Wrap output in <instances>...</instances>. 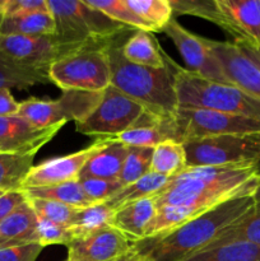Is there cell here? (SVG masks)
I'll list each match as a JSON object with an SVG mask.
<instances>
[{"label":"cell","instance_id":"obj_1","mask_svg":"<svg viewBox=\"0 0 260 261\" xmlns=\"http://www.w3.org/2000/svg\"><path fill=\"white\" fill-rule=\"evenodd\" d=\"M259 180L255 163L184 168L152 196L157 213L144 239L176 228L224 201L254 195Z\"/></svg>","mask_w":260,"mask_h":261},{"label":"cell","instance_id":"obj_2","mask_svg":"<svg viewBox=\"0 0 260 261\" xmlns=\"http://www.w3.org/2000/svg\"><path fill=\"white\" fill-rule=\"evenodd\" d=\"M255 203L254 195L224 201L176 228L133 242V247L152 261H181L213 244Z\"/></svg>","mask_w":260,"mask_h":261},{"label":"cell","instance_id":"obj_3","mask_svg":"<svg viewBox=\"0 0 260 261\" xmlns=\"http://www.w3.org/2000/svg\"><path fill=\"white\" fill-rule=\"evenodd\" d=\"M114 88L144 107L145 112L160 119H170L178 110L175 78L166 61L165 68L133 64L124 58L121 45L107 48ZM166 60V59H165Z\"/></svg>","mask_w":260,"mask_h":261},{"label":"cell","instance_id":"obj_4","mask_svg":"<svg viewBox=\"0 0 260 261\" xmlns=\"http://www.w3.org/2000/svg\"><path fill=\"white\" fill-rule=\"evenodd\" d=\"M165 59L175 78L178 107L205 109L240 115L260 121V101L229 83L209 81L185 68H181L165 54Z\"/></svg>","mask_w":260,"mask_h":261},{"label":"cell","instance_id":"obj_5","mask_svg":"<svg viewBox=\"0 0 260 261\" xmlns=\"http://www.w3.org/2000/svg\"><path fill=\"white\" fill-rule=\"evenodd\" d=\"M48 9L56 23L55 35L66 45L82 47H110L130 28L110 19L86 3L48 0Z\"/></svg>","mask_w":260,"mask_h":261},{"label":"cell","instance_id":"obj_6","mask_svg":"<svg viewBox=\"0 0 260 261\" xmlns=\"http://www.w3.org/2000/svg\"><path fill=\"white\" fill-rule=\"evenodd\" d=\"M107 48H84L55 61L48 68L50 82L63 91L103 92L111 84Z\"/></svg>","mask_w":260,"mask_h":261},{"label":"cell","instance_id":"obj_7","mask_svg":"<svg viewBox=\"0 0 260 261\" xmlns=\"http://www.w3.org/2000/svg\"><path fill=\"white\" fill-rule=\"evenodd\" d=\"M186 167H222L255 163L260 153V133L218 135L185 142Z\"/></svg>","mask_w":260,"mask_h":261},{"label":"cell","instance_id":"obj_8","mask_svg":"<svg viewBox=\"0 0 260 261\" xmlns=\"http://www.w3.org/2000/svg\"><path fill=\"white\" fill-rule=\"evenodd\" d=\"M103 92L63 91L56 99L28 98L20 102L18 115L36 127L54 126L69 121L81 122L89 116L101 101Z\"/></svg>","mask_w":260,"mask_h":261},{"label":"cell","instance_id":"obj_9","mask_svg":"<svg viewBox=\"0 0 260 261\" xmlns=\"http://www.w3.org/2000/svg\"><path fill=\"white\" fill-rule=\"evenodd\" d=\"M178 143L218 135H246L260 133V121L240 115L205 109H181L173 116Z\"/></svg>","mask_w":260,"mask_h":261},{"label":"cell","instance_id":"obj_10","mask_svg":"<svg viewBox=\"0 0 260 261\" xmlns=\"http://www.w3.org/2000/svg\"><path fill=\"white\" fill-rule=\"evenodd\" d=\"M144 112V107L138 102L110 86L89 116L76 122L75 130L88 137H116L134 126Z\"/></svg>","mask_w":260,"mask_h":261},{"label":"cell","instance_id":"obj_11","mask_svg":"<svg viewBox=\"0 0 260 261\" xmlns=\"http://www.w3.org/2000/svg\"><path fill=\"white\" fill-rule=\"evenodd\" d=\"M84 48L92 47L66 45L56 35H0V53L18 65L28 68L48 69L55 61Z\"/></svg>","mask_w":260,"mask_h":261},{"label":"cell","instance_id":"obj_12","mask_svg":"<svg viewBox=\"0 0 260 261\" xmlns=\"http://www.w3.org/2000/svg\"><path fill=\"white\" fill-rule=\"evenodd\" d=\"M162 32L176 46L188 66V70L209 81L228 83L218 60L206 43V38L199 37L184 28L175 17L168 22Z\"/></svg>","mask_w":260,"mask_h":261},{"label":"cell","instance_id":"obj_13","mask_svg":"<svg viewBox=\"0 0 260 261\" xmlns=\"http://www.w3.org/2000/svg\"><path fill=\"white\" fill-rule=\"evenodd\" d=\"M109 142L110 138H97L96 142L84 149L63 157L51 158L40 165L33 166L22 189L51 186L79 180V173L86 166L87 161Z\"/></svg>","mask_w":260,"mask_h":261},{"label":"cell","instance_id":"obj_14","mask_svg":"<svg viewBox=\"0 0 260 261\" xmlns=\"http://www.w3.org/2000/svg\"><path fill=\"white\" fill-rule=\"evenodd\" d=\"M206 43L218 60L228 83L260 101V66L235 42L206 38Z\"/></svg>","mask_w":260,"mask_h":261},{"label":"cell","instance_id":"obj_15","mask_svg":"<svg viewBox=\"0 0 260 261\" xmlns=\"http://www.w3.org/2000/svg\"><path fill=\"white\" fill-rule=\"evenodd\" d=\"M66 261H115L129 251L133 241L114 227L71 240Z\"/></svg>","mask_w":260,"mask_h":261},{"label":"cell","instance_id":"obj_16","mask_svg":"<svg viewBox=\"0 0 260 261\" xmlns=\"http://www.w3.org/2000/svg\"><path fill=\"white\" fill-rule=\"evenodd\" d=\"M65 124L36 127L19 115L0 117V153H37Z\"/></svg>","mask_w":260,"mask_h":261},{"label":"cell","instance_id":"obj_17","mask_svg":"<svg viewBox=\"0 0 260 261\" xmlns=\"http://www.w3.org/2000/svg\"><path fill=\"white\" fill-rule=\"evenodd\" d=\"M223 18L222 30L242 42L260 48V0H216Z\"/></svg>","mask_w":260,"mask_h":261},{"label":"cell","instance_id":"obj_18","mask_svg":"<svg viewBox=\"0 0 260 261\" xmlns=\"http://www.w3.org/2000/svg\"><path fill=\"white\" fill-rule=\"evenodd\" d=\"M38 242L36 213L28 200L0 223V250Z\"/></svg>","mask_w":260,"mask_h":261},{"label":"cell","instance_id":"obj_19","mask_svg":"<svg viewBox=\"0 0 260 261\" xmlns=\"http://www.w3.org/2000/svg\"><path fill=\"white\" fill-rule=\"evenodd\" d=\"M157 208L152 198L133 201L115 211L111 226L129 237L133 242L145 237L148 226L154 218Z\"/></svg>","mask_w":260,"mask_h":261},{"label":"cell","instance_id":"obj_20","mask_svg":"<svg viewBox=\"0 0 260 261\" xmlns=\"http://www.w3.org/2000/svg\"><path fill=\"white\" fill-rule=\"evenodd\" d=\"M127 147L121 143L110 142L97 150L79 173V180L83 178H103V180H119L122 170Z\"/></svg>","mask_w":260,"mask_h":261},{"label":"cell","instance_id":"obj_21","mask_svg":"<svg viewBox=\"0 0 260 261\" xmlns=\"http://www.w3.org/2000/svg\"><path fill=\"white\" fill-rule=\"evenodd\" d=\"M55 33V18L50 10L2 17L0 19V35L47 36Z\"/></svg>","mask_w":260,"mask_h":261},{"label":"cell","instance_id":"obj_22","mask_svg":"<svg viewBox=\"0 0 260 261\" xmlns=\"http://www.w3.org/2000/svg\"><path fill=\"white\" fill-rule=\"evenodd\" d=\"M121 53L127 61L149 68H165V53L149 32L137 31L121 45Z\"/></svg>","mask_w":260,"mask_h":261},{"label":"cell","instance_id":"obj_23","mask_svg":"<svg viewBox=\"0 0 260 261\" xmlns=\"http://www.w3.org/2000/svg\"><path fill=\"white\" fill-rule=\"evenodd\" d=\"M47 83H51L48 69L18 65L0 53V89H28Z\"/></svg>","mask_w":260,"mask_h":261},{"label":"cell","instance_id":"obj_24","mask_svg":"<svg viewBox=\"0 0 260 261\" xmlns=\"http://www.w3.org/2000/svg\"><path fill=\"white\" fill-rule=\"evenodd\" d=\"M37 153H0V191H20Z\"/></svg>","mask_w":260,"mask_h":261},{"label":"cell","instance_id":"obj_25","mask_svg":"<svg viewBox=\"0 0 260 261\" xmlns=\"http://www.w3.org/2000/svg\"><path fill=\"white\" fill-rule=\"evenodd\" d=\"M22 191L25 194L27 199L54 200L75 206V208H84V206L96 204L84 193L79 180L58 184V185L41 186V188H24L22 189Z\"/></svg>","mask_w":260,"mask_h":261},{"label":"cell","instance_id":"obj_26","mask_svg":"<svg viewBox=\"0 0 260 261\" xmlns=\"http://www.w3.org/2000/svg\"><path fill=\"white\" fill-rule=\"evenodd\" d=\"M232 242H249L260 246V203H255V205L242 218L223 229L218 239L208 247L221 246Z\"/></svg>","mask_w":260,"mask_h":261},{"label":"cell","instance_id":"obj_27","mask_svg":"<svg viewBox=\"0 0 260 261\" xmlns=\"http://www.w3.org/2000/svg\"><path fill=\"white\" fill-rule=\"evenodd\" d=\"M168 177L158 173L149 172L142 177L140 180L135 181V182L130 184V185L124 186L120 191H117L114 196L107 199L103 201L107 206L112 209V211H117L121 206L126 205V204L133 203V201L142 200L145 198H152L153 195L158 193L163 186L167 182Z\"/></svg>","mask_w":260,"mask_h":261},{"label":"cell","instance_id":"obj_28","mask_svg":"<svg viewBox=\"0 0 260 261\" xmlns=\"http://www.w3.org/2000/svg\"><path fill=\"white\" fill-rule=\"evenodd\" d=\"M114 214L115 211H112L105 203H96L84 208H79L73 222L69 226L73 240L111 227Z\"/></svg>","mask_w":260,"mask_h":261},{"label":"cell","instance_id":"obj_29","mask_svg":"<svg viewBox=\"0 0 260 261\" xmlns=\"http://www.w3.org/2000/svg\"><path fill=\"white\" fill-rule=\"evenodd\" d=\"M181 261H260V246L249 242H232L208 247Z\"/></svg>","mask_w":260,"mask_h":261},{"label":"cell","instance_id":"obj_30","mask_svg":"<svg viewBox=\"0 0 260 261\" xmlns=\"http://www.w3.org/2000/svg\"><path fill=\"white\" fill-rule=\"evenodd\" d=\"M186 168V153L183 143L165 140L153 149L150 172L171 177Z\"/></svg>","mask_w":260,"mask_h":261},{"label":"cell","instance_id":"obj_31","mask_svg":"<svg viewBox=\"0 0 260 261\" xmlns=\"http://www.w3.org/2000/svg\"><path fill=\"white\" fill-rule=\"evenodd\" d=\"M126 4L149 27L150 32H162L173 18L170 0H126Z\"/></svg>","mask_w":260,"mask_h":261},{"label":"cell","instance_id":"obj_32","mask_svg":"<svg viewBox=\"0 0 260 261\" xmlns=\"http://www.w3.org/2000/svg\"><path fill=\"white\" fill-rule=\"evenodd\" d=\"M86 3L120 24L150 33L149 27L127 7L126 0H86Z\"/></svg>","mask_w":260,"mask_h":261},{"label":"cell","instance_id":"obj_33","mask_svg":"<svg viewBox=\"0 0 260 261\" xmlns=\"http://www.w3.org/2000/svg\"><path fill=\"white\" fill-rule=\"evenodd\" d=\"M153 149L154 148L127 147L126 157L119 176V181L122 185H130L150 172Z\"/></svg>","mask_w":260,"mask_h":261},{"label":"cell","instance_id":"obj_34","mask_svg":"<svg viewBox=\"0 0 260 261\" xmlns=\"http://www.w3.org/2000/svg\"><path fill=\"white\" fill-rule=\"evenodd\" d=\"M170 3L173 15H195L223 28V18L217 8L216 0H170Z\"/></svg>","mask_w":260,"mask_h":261},{"label":"cell","instance_id":"obj_35","mask_svg":"<svg viewBox=\"0 0 260 261\" xmlns=\"http://www.w3.org/2000/svg\"><path fill=\"white\" fill-rule=\"evenodd\" d=\"M32 209L37 216L43 217L51 222L69 227L75 217L79 208L45 199H27Z\"/></svg>","mask_w":260,"mask_h":261},{"label":"cell","instance_id":"obj_36","mask_svg":"<svg viewBox=\"0 0 260 261\" xmlns=\"http://www.w3.org/2000/svg\"><path fill=\"white\" fill-rule=\"evenodd\" d=\"M36 232H37L38 244L45 246L50 245H66L71 242L73 234L69 231V227L51 222L43 217L36 214Z\"/></svg>","mask_w":260,"mask_h":261},{"label":"cell","instance_id":"obj_37","mask_svg":"<svg viewBox=\"0 0 260 261\" xmlns=\"http://www.w3.org/2000/svg\"><path fill=\"white\" fill-rule=\"evenodd\" d=\"M84 193L94 203H103L124 188L119 180H103V178H83L79 180Z\"/></svg>","mask_w":260,"mask_h":261},{"label":"cell","instance_id":"obj_38","mask_svg":"<svg viewBox=\"0 0 260 261\" xmlns=\"http://www.w3.org/2000/svg\"><path fill=\"white\" fill-rule=\"evenodd\" d=\"M47 0H4L2 8V17L28 14L35 12H47Z\"/></svg>","mask_w":260,"mask_h":261},{"label":"cell","instance_id":"obj_39","mask_svg":"<svg viewBox=\"0 0 260 261\" xmlns=\"http://www.w3.org/2000/svg\"><path fill=\"white\" fill-rule=\"evenodd\" d=\"M43 246L38 242L0 250V261H36Z\"/></svg>","mask_w":260,"mask_h":261},{"label":"cell","instance_id":"obj_40","mask_svg":"<svg viewBox=\"0 0 260 261\" xmlns=\"http://www.w3.org/2000/svg\"><path fill=\"white\" fill-rule=\"evenodd\" d=\"M25 201H27V196L22 190L9 191V193L0 191V223Z\"/></svg>","mask_w":260,"mask_h":261},{"label":"cell","instance_id":"obj_41","mask_svg":"<svg viewBox=\"0 0 260 261\" xmlns=\"http://www.w3.org/2000/svg\"><path fill=\"white\" fill-rule=\"evenodd\" d=\"M20 102L15 101L10 89H0V117L18 115Z\"/></svg>","mask_w":260,"mask_h":261},{"label":"cell","instance_id":"obj_42","mask_svg":"<svg viewBox=\"0 0 260 261\" xmlns=\"http://www.w3.org/2000/svg\"><path fill=\"white\" fill-rule=\"evenodd\" d=\"M247 56H249L251 60H254L257 65L260 66V48L257 47H252V46L247 45V43H242V42H235Z\"/></svg>","mask_w":260,"mask_h":261},{"label":"cell","instance_id":"obj_43","mask_svg":"<svg viewBox=\"0 0 260 261\" xmlns=\"http://www.w3.org/2000/svg\"><path fill=\"white\" fill-rule=\"evenodd\" d=\"M115 261H152L148 259L147 256L142 255L140 252H138L134 247L129 250L127 252H125L122 256H120L119 259H116Z\"/></svg>","mask_w":260,"mask_h":261},{"label":"cell","instance_id":"obj_44","mask_svg":"<svg viewBox=\"0 0 260 261\" xmlns=\"http://www.w3.org/2000/svg\"><path fill=\"white\" fill-rule=\"evenodd\" d=\"M254 199L256 203H260V180H259V185H257L256 188V191H255L254 194Z\"/></svg>","mask_w":260,"mask_h":261},{"label":"cell","instance_id":"obj_45","mask_svg":"<svg viewBox=\"0 0 260 261\" xmlns=\"http://www.w3.org/2000/svg\"><path fill=\"white\" fill-rule=\"evenodd\" d=\"M255 171H256L257 177L260 178V153H259V157H257L256 162H255Z\"/></svg>","mask_w":260,"mask_h":261},{"label":"cell","instance_id":"obj_46","mask_svg":"<svg viewBox=\"0 0 260 261\" xmlns=\"http://www.w3.org/2000/svg\"><path fill=\"white\" fill-rule=\"evenodd\" d=\"M3 3H4V0H0V19H2V8H3Z\"/></svg>","mask_w":260,"mask_h":261},{"label":"cell","instance_id":"obj_47","mask_svg":"<svg viewBox=\"0 0 260 261\" xmlns=\"http://www.w3.org/2000/svg\"><path fill=\"white\" fill-rule=\"evenodd\" d=\"M65 261H66V260H65Z\"/></svg>","mask_w":260,"mask_h":261}]
</instances>
